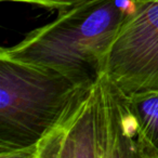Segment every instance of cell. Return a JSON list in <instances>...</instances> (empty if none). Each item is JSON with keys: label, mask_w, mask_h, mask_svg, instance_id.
Instances as JSON below:
<instances>
[{"label": "cell", "mask_w": 158, "mask_h": 158, "mask_svg": "<svg viewBox=\"0 0 158 158\" xmlns=\"http://www.w3.org/2000/svg\"><path fill=\"white\" fill-rule=\"evenodd\" d=\"M136 0H88L60 10L53 22L28 33L19 44L0 49V57L54 70L78 84L103 73L110 46Z\"/></svg>", "instance_id": "obj_1"}, {"label": "cell", "mask_w": 158, "mask_h": 158, "mask_svg": "<svg viewBox=\"0 0 158 158\" xmlns=\"http://www.w3.org/2000/svg\"><path fill=\"white\" fill-rule=\"evenodd\" d=\"M28 158H148L131 100L101 73L79 89Z\"/></svg>", "instance_id": "obj_2"}, {"label": "cell", "mask_w": 158, "mask_h": 158, "mask_svg": "<svg viewBox=\"0 0 158 158\" xmlns=\"http://www.w3.org/2000/svg\"><path fill=\"white\" fill-rule=\"evenodd\" d=\"M85 85L0 57V158H28Z\"/></svg>", "instance_id": "obj_3"}, {"label": "cell", "mask_w": 158, "mask_h": 158, "mask_svg": "<svg viewBox=\"0 0 158 158\" xmlns=\"http://www.w3.org/2000/svg\"><path fill=\"white\" fill-rule=\"evenodd\" d=\"M103 72L129 97L158 92V1L136 0L110 46Z\"/></svg>", "instance_id": "obj_4"}, {"label": "cell", "mask_w": 158, "mask_h": 158, "mask_svg": "<svg viewBox=\"0 0 158 158\" xmlns=\"http://www.w3.org/2000/svg\"><path fill=\"white\" fill-rule=\"evenodd\" d=\"M148 158H158V92L130 97Z\"/></svg>", "instance_id": "obj_5"}, {"label": "cell", "mask_w": 158, "mask_h": 158, "mask_svg": "<svg viewBox=\"0 0 158 158\" xmlns=\"http://www.w3.org/2000/svg\"><path fill=\"white\" fill-rule=\"evenodd\" d=\"M0 1H11V2H22L28 3V5L39 6L44 8H50V9H68V8L75 7L77 5L88 1V0H0Z\"/></svg>", "instance_id": "obj_6"}, {"label": "cell", "mask_w": 158, "mask_h": 158, "mask_svg": "<svg viewBox=\"0 0 158 158\" xmlns=\"http://www.w3.org/2000/svg\"><path fill=\"white\" fill-rule=\"evenodd\" d=\"M156 1H158V0H156Z\"/></svg>", "instance_id": "obj_7"}]
</instances>
